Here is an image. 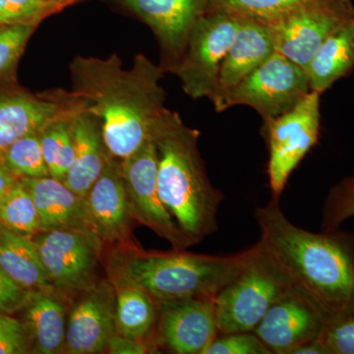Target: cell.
Masks as SVG:
<instances>
[{"label":"cell","mask_w":354,"mask_h":354,"mask_svg":"<svg viewBox=\"0 0 354 354\" xmlns=\"http://www.w3.org/2000/svg\"><path fill=\"white\" fill-rule=\"evenodd\" d=\"M72 0H0V26L37 27L41 21L62 10Z\"/></svg>","instance_id":"f1b7e54d"},{"label":"cell","mask_w":354,"mask_h":354,"mask_svg":"<svg viewBox=\"0 0 354 354\" xmlns=\"http://www.w3.org/2000/svg\"><path fill=\"white\" fill-rule=\"evenodd\" d=\"M0 269L21 288H53L32 237L16 234L0 223Z\"/></svg>","instance_id":"603a6c76"},{"label":"cell","mask_w":354,"mask_h":354,"mask_svg":"<svg viewBox=\"0 0 354 354\" xmlns=\"http://www.w3.org/2000/svg\"><path fill=\"white\" fill-rule=\"evenodd\" d=\"M241 272L216 295L218 334L253 332L272 305L290 292L259 244Z\"/></svg>","instance_id":"5b68a950"},{"label":"cell","mask_w":354,"mask_h":354,"mask_svg":"<svg viewBox=\"0 0 354 354\" xmlns=\"http://www.w3.org/2000/svg\"><path fill=\"white\" fill-rule=\"evenodd\" d=\"M241 19L234 14L213 9L193 26L183 57L171 72L178 77L188 97L211 99Z\"/></svg>","instance_id":"8992f818"},{"label":"cell","mask_w":354,"mask_h":354,"mask_svg":"<svg viewBox=\"0 0 354 354\" xmlns=\"http://www.w3.org/2000/svg\"><path fill=\"white\" fill-rule=\"evenodd\" d=\"M255 218L261 251L291 295L327 322L354 314V234L341 228L316 234L298 227L274 198L256 209Z\"/></svg>","instance_id":"6da1fadb"},{"label":"cell","mask_w":354,"mask_h":354,"mask_svg":"<svg viewBox=\"0 0 354 354\" xmlns=\"http://www.w3.org/2000/svg\"><path fill=\"white\" fill-rule=\"evenodd\" d=\"M20 180L31 193L36 204L39 232L81 230L95 232L86 198L70 189L64 181L50 176Z\"/></svg>","instance_id":"ffe728a7"},{"label":"cell","mask_w":354,"mask_h":354,"mask_svg":"<svg viewBox=\"0 0 354 354\" xmlns=\"http://www.w3.org/2000/svg\"><path fill=\"white\" fill-rule=\"evenodd\" d=\"M4 164L18 178L50 176L41 151L39 132L30 133L7 149Z\"/></svg>","instance_id":"83f0119b"},{"label":"cell","mask_w":354,"mask_h":354,"mask_svg":"<svg viewBox=\"0 0 354 354\" xmlns=\"http://www.w3.org/2000/svg\"><path fill=\"white\" fill-rule=\"evenodd\" d=\"M354 218V176L344 177L330 188L322 209L321 228L332 232Z\"/></svg>","instance_id":"f546056e"},{"label":"cell","mask_w":354,"mask_h":354,"mask_svg":"<svg viewBox=\"0 0 354 354\" xmlns=\"http://www.w3.org/2000/svg\"><path fill=\"white\" fill-rule=\"evenodd\" d=\"M351 24L330 36L310 60L305 68L310 91L322 95L337 81L353 71L354 46Z\"/></svg>","instance_id":"cb8c5ba5"},{"label":"cell","mask_w":354,"mask_h":354,"mask_svg":"<svg viewBox=\"0 0 354 354\" xmlns=\"http://www.w3.org/2000/svg\"><path fill=\"white\" fill-rule=\"evenodd\" d=\"M327 320L304 300L288 293L272 305L253 333L272 354H292L319 339Z\"/></svg>","instance_id":"e0dca14e"},{"label":"cell","mask_w":354,"mask_h":354,"mask_svg":"<svg viewBox=\"0 0 354 354\" xmlns=\"http://www.w3.org/2000/svg\"><path fill=\"white\" fill-rule=\"evenodd\" d=\"M32 353L31 339L19 318L0 314V354Z\"/></svg>","instance_id":"836d02e7"},{"label":"cell","mask_w":354,"mask_h":354,"mask_svg":"<svg viewBox=\"0 0 354 354\" xmlns=\"http://www.w3.org/2000/svg\"><path fill=\"white\" fill-rule=\"evenodd\" d=\"M351 39H353V44L354 46V21L351 24Z\"/></svg>","instance_id":"f35d334b"},{"label":"cell","mask_w":354,"mask_h":354,"mask_svg":"<svg viewBox=\"0 0 354 354\" xmlns=\"http://www.w3.org/2000/svg\"><path fill=\"white\" fill-rule=\"evenodd\" d=\"M320 101V93L310 91L290 111L264 123L268 176L274 199L281 198L290 174L318 141Z\"/></svg>","instance_id":"9c48e42d"},{"label":"cell","mask_w":354,"mask_h":354,"mask_svg":"<svg viewBox=\"0 0 354 354\" xmlns=\"http://www.w3.org/2000/svg\"><path fill=\"white\" fill-rule=\"evenodd\" d=\"M309 92L306 70L274 51L228 92L218 113L246 106L257 111L266 123L290 111Z\"/></svg>","instance_id":"ba28073f"},{"label":"cell","mask_w":354,"mask_h":354,"mask_svg":"<svg viewBox=\"0 0 354 354\" xmlns=\"http://www.w3.org/2000/svg\"><path fill=\"white\" fill-rule=\"evenodd\" d=\"M34 26H0V76L13 68L35 30Z\"/></svg>","instance_id":"4dcf8cb0"},{"label":"cell","mask_w":354,"mask_h":354,"mask_svg":"<svg viewBox=\"0 0 354 354\" xmlns=\"http://www.w3.org/2000/svg\"><path fill=\"white\" fill-rule=\"evenodd\" d=\"M95 232L108 247L136 245L137 225L130 212L120 160L111 156L104 171L86 197Z\"/></svg>","instance_id":"2e32d148"},{"label":"cell","mask_w":354,"mask_h":354,"mask_svg":"<svg viewBox=\"0 0 354 354\" xmlns=\"http://www.w3.org/2000/svg\"><path fill=\"white\" fill-rule=\"evenodd\" d=\"M310 1L312 0H211L209 10H223L269 25Z\"/></svg>","instance_id":"4316f807"},{"label":"cell","mask_w":354,"mask_h":354,"mask_svg":"<svg viewBox=\"0 0 354 354\" xmlns=\"http://www.w3.org/2000/svg\"><path fill=\"white\" fill-rule=\"evenodd\" d=\"M39 140L50 176L64 181L75 157L72 118L46 125L39 131Z\"/></svg>","instance_id":"d4e9b609"},{"label":"cell","mask_w":354,"mask_h":354,"mask_svg":"<svg viewBox=\"0 0 354 354\" xmlns=\"http://www.w3.org/2000/svg\"><path fill=\"white\" fill-rule=\"evenodd\" d=\"M106 353L111 354H146L158 353L157 348L149 342L138 341L115 334L109 339Z\"/></svg>","instance_id":"d590c367"},{"label":"cell","mask_w":354,"mask_h":354,"mask_svg":"<svg viewBox=\"0 0 354 354\" xmlns=\"http://www.w3.org/2000/svg\"><path fill=\"white\" fill-rule=\"evenodd\" d=\"M70 298L53 288L34 290L21 320L31 339L32 353H64Z\"/></svg>","instance_id":"44dd1931"},{"label":"cell","mask_w":354,"mask_h":354,"mask_svg":"<svg viewBox=\"0 0 354 354\" xmlns=\"http://www.w3.org/2000/svg\"><path fill=\"white\" fill-rule=\"evenodd\" d=\"M204 354H272L253 332L218 335Z\"/></svg>","instance_id":"1f68e13d"},{"label":"cell","mask_w":354,"mask_h":354,"mask_svg":"<svg viewBox=\"0 0 354 354\" xmlns=\"http://www.w3.org/2000/svg\"><path fill=\"white\" fill-rule=\"evenodd\" d=\"M85 109L83 101L64 91L43 97L23 92L0 95V160L17 140L55 121L73 118Z\"/></svg>","instance_id":"5bb4252c"},{"label":"cell","mask_w":354,"mask_h":354,"mask_svg":"<svg viewBox=\"0 0 354 354\" xmlns=\"http://www.w3.org/2000/svg\"><path fill=\"white\" fill-rule=\"evenodd\" d=\"M130 212L138 225L150 228L172 249L189 248L192 241L179 228L158 190V153L152 139L120 160Z\"/></svg>","instance_id":"8fae6325"},{"label":"cell","mask_w":354,"mask_h":354,"mask_svg":"<svg viewBox=\"0 0 354 354\" xmlns=\"http://www.w3.org/2000/svg\"><path fill=\"white\" fill-rule=\"evenodd\" d=\"M292 354H330V351L318 339L295 349Z\"/></svg>","instance_id":"74e56055"},{"label":"cell","mask_w":354,"mask_h":354,"mask_svg":"<svg viewBox=\"0 0 354 354\" xmlns=\"http://www.w3.org/2000/svg\"><path fill=\"white\" fill-rule=\"evenodd\" d=\"M71 94L102 122L109 153L124 160L150 139L153 121L164 113L165 71L143 53L123 69L118 55L74 57L69 65Z\"/></svg>","instance_id":"7a4b0ae2"},{"label":"cell","mask_w":354,"mask_h":354,"mask_svg":"<svg viewBox=\"0 0 354 354\" xmlns=\"http://www.w3.org/2000/svg\"><path fill=\"white\" fill-rule=\"evenodd\" d=\"M32 291L25 290L0 269V314L15 315L24 308Z\"/></svg>","instance_id":"e575fe53"},{"label":"cell","mask_w":354,"mask_h":354,"mask_svg":"<svg viewBox=\"0 0 354 354\" xmlns=\"http://www.w3.org/2000/svg\"><path fill=\"white\" fill-rule=\"evenodd\" d=\"M215 297L187 298L157 304L158 314L153 342L158 353L204 354L209 344L220 335Z\"/></svg>","instance_id":"7c38bea8"},{"label":"cell","mask_w":354,"mask_h":354,"mask_svg":"<svg viewBox=\"0 0 354 354\" xmlns=\"http://www.w3.org/2000/svg\"><path fill=\"white\" fill-rule=\"evenodd\" d=\"M50 286L69 298L97 281L106 243L90 230H53L32 237Z\"/></svg>","instance_id":"52a82bcc"},{"label":"cell","mask_w":354,"mask_h":354,"mask_svg":"<svg viewBox=\"0 0 354 354\" xmlns=\"http://www.w3.org/2000/svg\"><path fill=\"white\" fill-rule=\"evenodd\" d=\"M256 249L254 244L232 255H203L186 249L146 251L136 244L111 247L108 254L156 304H160L215 297L241 272Z\"/></svg>","instance_id":"277c9868"},{"label":"cell","mask_w":354,"mask_h":354,"mask_svg":"<svg viewBox=\"0 0 354 354\" xmlns=\"http://www.w3.org/2000/svg\"><path fill=\"white\" fill-rule=\"evenodd\" d=\"M353 21V0H312L267 26L274 50L305 69L320 46Z\"/></svg>","instance_id":"30bf717a"},{"label":"cell","mask_w":354,"mask_h":354,"mask_svg":"<svg viewBox=\"0 0 354 354\" xmlns=\"http://www.w3.org/2000/svg\"><path fill=\"white\" fill-rule=\"evenodd\" d=\"M72 132L75 157L64 183L86 198L111 155L104 144L101 120L88 109L72 118Z\"/></svg>","instance_id":"7402d4cb"},{"label":"cell","mask_w":354,"mask_h":354,"mask_svg":"<svg viewBox=\"0 0 354 354\" xmlns=\"http://www.w3.org/2000/svg\"><path fill=\"white\" fill-rule=\"evenodd\" d=\"M104 256L106 276L115 291L116 334L149 342L156 346L153 332L158 320L157 304L108 253Z\"/></svg>","instance_id":"d6986e66"},{"label":"cell","mask_w":354,"mask_h":354,"mask_svg":"<svg viewBox=\"0 0 354 354\" xmlns=\"http://www.w3.org/2000/svg\"><path fill=\"white\" fill-rule=\"evenodd\" d=\"M241 18V25L234 41L221 64L215 92L209 99L218 113L228 92L276 51L267 25Z\"/></svg>","instance_id":"ac0fdd59"},{"label":"cell","mask_w":354,"mask_h":354,"mask_svg":"<svg viewBox=\"0 0 354 354\" xmlns=\"http://www.w3.org/2000/svg\"><path fill=\"white\" fill-rule=\"evenodd\" d=\"M0 223L28 237L35 236L41 230L36 204L20 179L0 201Z\"/></svg>","instance_id":"484cf974"},{"label":"cell","mask_w":354,"mask_h":354,"mask_svg":"<svg viewBox=\"0 0 354 354\" xmlns=\"http://www.w3.org/2000/svg\"><path fill=\"white\" fill-rule=\"evenodd\" d=\"M200 132L165 109L150 138L158 153V190L184 234L197 244L218 230L223 195L209 180L200 153Z\"/></svg>","instance_id":"3957f363"},{"label":"cell","mask_w":354,"mask_h":354,"mask_svg":"<svg viewBox=\"0 0 354 354\" xmlns=\"http://www.w3.org/2000/svg\"><path fill=\"white\" fill-rule=\"evenodd\" d=\"M72 1H76V0H72Z\"/></svg>","instance_id":"ab89813d"},{"label":"cell","mask_w":354,"mask_h":354,"mask_svg":"<svg viewBox=\"0 0 354 354\" xmlns=\"http://www.w3.org/2000/svg\"><path fill=\"white\" fill-rule=\"evenodd\" d=\"M69 308L64 353H104L116 334L115 291L109 279H97L74 295Z\"/></svg>","instance_id":"4fadbf2b"},{"label":"cell","mask_w":354,"mask_h":354,"mask_svg":"<svg viewBox=\"0 0 354 354\" xmlns=\"http://www.w3.org/2000/svg\"><path fill=\"white\" fill-rule=\"evenodd\" d=\"M151 28L162 53L164 71L183 57L193 26L209 10L211 0H118Z\"/></svg>","instance_id":"9a60e30c"},{"label":"cell","mask_w":354,"mask_h":354,"mask_svg":"<svg viewBox=\"0 0 354 354\" xmlns=\"http://www.w3.org/2000/svg\"><path fill=\"white\" fill-rule=\"evenodd\" d=\"M19 178L14 176L10 169L6 167L3 160H0V201L6 196L7 193L12 189Z\"/></svg>","instance_id":"8d00e7d4"},{"label":"cell","mask_w":354,"mask_h":354,"mask_svg":"<svg viewBox=\"0 0 354 354\" xmlns=\"http://www.w3.org/2000/svg\"><path fill=\"white\" fill-rule=\"evenodd\" d=\"M319 339L330 354H354V314L327 322Z\"/></svg>","instance_id":"d6a6232c"}]
</instances>
